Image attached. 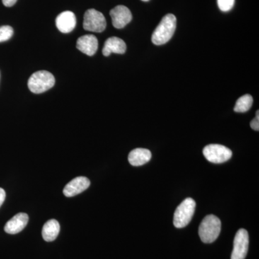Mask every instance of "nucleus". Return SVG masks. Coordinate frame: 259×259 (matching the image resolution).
<instances>
[{"label":"nucleus","mask_w":259,"mask_h":259,"mask_svg":"<svg viewBox=\"0 0 259 259\" xmlns=\"http://www.w3.org/2000/svg\"><path fill=\"white\" fill-rule=\"evenodd\" d=\"M177 28V18L175 15L168 14L162 18L157 28L153 31L151 40L153 44L161 46L169 41Z\"/></svg>","instance_id":"obj_1"},{"label":"nucleus","mask_w":259,"mask_h":259,"mask_svg":"<svg viewBox=\"0 0 259 259\" xmlns=\"http://www.w3.org/2000/svg\"><path fill=\"white\" fill-rule=\"evenodd\" d=\"M221 231V222L219 218L213 214L206 216L199 228V236L204 243H213L219 236Z\"/></svg>","instance_id":"obj_2"},{"label":"nucleus","mask_w":259,"mask_h":259,"mask_svg":"<svg viewBox=\"0 0 259 259\" xmlns=\"http://www.w3.org/2000/svg\"><path fill=\"white\" fill-rule=\"evenodd\" d=\"M55 84V77L47 71H38L34 73L28 80L29 90L34 94L45 93Z\"/></svg>","instance_id":"obj_3"},{"label":"nucleus","mask_w":259,"mask_h":259,"mask_svg":"<svg viewBox=\"0 0 259 259\" xmlns=\"http://www.w3.org/2000/svg\"><path fill=\"white\" fill-rule=\"evenodd\" d=\"M196 203L193 199H185L177 207L174 215V226L177 228H185L193 217Z\"/></svg>","instance_id":"obj_4"},{"label":"nucleus","mask_w":259,"mask_h":259,"mask_svg":"<svg viewBox=\"0 0 259 259\" xmlns=\"http://www.w3.org/2000/svg\"><path fill=\"white\" fill-rule=\"evenodd\" d=\"M106 26V20L102 13L95 9L87 10L83 16V27L85 30L102 32L105 30Z\"/></svg>","instance_id":"obj_5"},{"label":"nucleus","mask_w":259,"mask_h":259,"mask_svg":"<svg viewBox=\"0 0 259 259\" xmlns=\"http://www.w3.org/2000/svg\"><path fill=\"white\" fill-rule=\"evenodd\" d=\"M204 157L207 161L214 163H222L232 157L231 150L219 144H210L203 149Z\"/></svg>","instance_id":"obj_6"},{"label":"nucleus","mask_w":259,"mask_h":259,"mask_svg":"<svg viewBox=\"0 0 259 259\" xmlns=\"http://www.w3.org/2000/svg\"><path fill=\"white\" fill-rule=\"evenodd\" d=\"M249 236L245 229L238 230L235 236L231 259H245L248 253Z\"/></svg>","instance_id":"obj_7"},{"label":"nucleus","mask_w":259,"mask_h":259,"mask_svg":"<svg viewBox=\"0 0 259 259\" xmlns=\"http://www.w3.org/2000/svg\"><path fill=\"white\" fill-rule=\"evenodd\" d=\"M112 25L115 28L121 29L131 23L133 16L131 10L124 5H117L110 13Z\"/></svg>","instance_id":"obj_8"},{"label":"nucleus","mask_w":259,"mask_h":259,"mask_svg":"<svg viewBox=\"0 0 259 259\" xmlns=\"http://www.w3.org/2000/svg\"><path fill=\"white\" fill-rule=\"evenodd\" d=\"M90 186V181L87 177H76L66 185L63 192L66 197H74L86 190Z\"/></svg>","instance_id":"obj_9"},{"label":"nucleus","mask_w":259,"mask_h":259,"mask_svg":"<svg viewBox=\"0 0 259 259\" xmlns=\"http://www.w3.org/2000/svg\"><path fill=\"white\" fill-rule=\"evenodd\" d=\"M56 25L59 31L63 33L71 32L76 25V18L74 13L71 11L63 12L56 18Z\"/></svg>","instance_id":"obj_10"},{"label":"nucleus","mask_w":259,"mask_h":259,"mask_svg":"<svg viewBox=\"0 0 259 259\" xmlns=\"http://www.w3.org/2000/svg\"><path fill=\"white\" fill-rule=\"evenodd\" d=\"M28 221L29 217L26 213H18L6 223L5 226V231L8 234H17L23 231L24 228L26 227Z\"/></svg>","instance_id":"obj_11"},{"label":"nucleus","mask_w":259,"mask_h":259,"mask_svg":"<svg viewBox=\"0 0 259 259\" xmlns=\"http://www.w3.org/2000/svg\"><path fill=\"white\" fill-rule=\"evenodd\" d=\"M76 48L86 55L93 56L98 49V40L94 35H83L78 39Z\"/></svg>","instance_id":"obj_12"},{"label":"nucleus","mask_w":259,"mask_h":259,"mask_svg":"<svg viewBox=\"0 0 259 259\" xmlns=\"http://www.w3.org/2000/svg\"><path fill=\"white\" fill-rule=\"evenodd\" d=\"M126 44L123 40L117 37H109L105 41L102 49V54L105 56H109L114 54H123L126 51Z\"/></svg>","instance_id":"obj_13"},{"label":"nucleus","mask_w":259,"mask_h":259,"mask_svg":"<svg viewBox=\"0 0 259 259\" xmlns=\"http://www.w3.org/2000/svg\"><path fill=\"white\" fill-rule=\"evenodd\" d=\"M151 153L146 148H136L128 155V161L132 166H140L146 164L151 160Z\"/></svg>","instance_id":"obj_14"},{"label":"nucleus","mask_w":259,"mask_h":259,"mask_svg":"<svg viewBox=\"0 0 259 259\" xmlns=\"http://www.w3.org/2000/svg\"><path fill=\"white\" fill-rule=\"evenodd\" d=\"M60 232V225L56 220L51 219L47 221L42 230V236L47 242L55 241Z\"/></svg>","instance_id":"obj_15"},{"label":"nucleus","mask_w":259,"mask_h":259,"mask_svg":"<svg viewBox=\"0 0 259 259\" xmlns=\"http://www.w3.org/2000/svg\"><path fill=\"white\" fill-rule=\"evenodd\" d=\"M253 104V97L250 95H245L237 100L234 111L236 112H245L250 110Z\"/></svg>","instance_id":"obj_16"},{"label":"nucleus","mask_w":259,"mask_h":259,"mask_svg":"<svg viewBox=\"0 0 259 259\" xmlns=\"http://www.w3.org/2000/svg\"><path fill=\"white\" fill-rule=\"evenodd\" d=\"M13 29L9 25L0 27V42L7 41L13 35Z\"/></svg>","instance_id":"obj_17"},{"label":"nucleus","mask_w":259,"mask_h":259,"mask_svg":"<svg viewBox=\"0 0 259 259\" xmlns=\"http://www.w3.org/2000/svg\"><path fill=\"white\" fill-rule=\"evenodd\" d=\"M235 0H218V5L223 12L230 11L233 8Z\"/></svg>","instance_id":"obj_18"},{"label":"nucleus","mask_w":259,"mask_h":259,"mask_svg":"<svg viewBox=\"0 0 259 259\" xmlns=\"http://www.w3.org/2000/svg\"><path fill=\"white\" fill-rule=\"evenodd\" d=\"M250 127L254 131H259V111L257 110L256 115L253 120L250 122Z\"/></svg>","instance_id":"obj_19"},{"label":"nucleus","mask_w":259,"mask_h":259,"mask_svg":"<svg viewBox=\"0 0 259 259\" xmlns=\"http://www.w3.org/2000/svg\"><path fill=\"white\" fill-rule=\"evenodd\" d=\"M5 198H6V193L3 188H0V207L4 203Z\"/></svg>","instance_id":"obj_20"},{"label":"nucleus","mask_w":259,"mask_h":259,"mask_svg":"<svg viewBox=\"0 0 259 259\" xmlns=\"http://www.w3.org/2000/svg\"><path fill=\"white\" fill-rule=\"evenodd\" d=\"M18 0H3V5H5V7H10L13 6L17 3Z\"/></svg>","instance_id":"obj_21"},{"label":"nucleus","mask_w":259,"mask_h":259,"mask_svg":"<svg viewBox=\"0 0 259 259\" xmlns=\"http://www.w3.org/2000/svg\"><path fill=\"white\" fill-rule=\"evenodd\" d=\"M142 1H144V2H148V1H149V0H142Z\"/></svg>","instance_id":"obj_22"}]
</instances>
